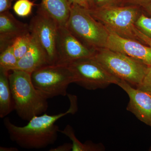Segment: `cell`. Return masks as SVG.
I'll list each match as a JSON object with an SVG mask.
<instances>
[{"mask_svg": "<svg viewBox=\"0 0 151 151\" xmlns=\"http://www.w3.org/2000/svg\"><path fill=\"white\" fill-rule=\"evenodd\" d=\"M18 60L14 52L12 45L8 47L0 55V69L9 72L15 70Z\"/></svg>", "mask_w": 151, "mask_h": 151, "instance_id": "17", "label": "cell"}, {"mask_svg": "<svg viewBox=\"0 0 151 151\" xmlns=\"http://www.w3.org/2000/svg\"><path fill=\"white\" fill-rule=\"evenodd\" d=\"M60 133L68 137L72 142V151H98L103 150V147L100 144L87 142L82 144L76 137L73 128L67 125Z\"/></svg>", "mask_w": 151, "mask_h": 151, "instance_id": "16", "label": "cell"}, {"mask_svg": "<svg viewBox=\"0 0 151 151\" xmlns=\"http://www.w3.org/2000/svg\"><path fill=\"white\" fill-rule=\"evenodd\" d=\"M106 47L151 66V47L139 41L125 38L110 32Z\"/></svg>", "mask_w": 151, "mask_h": 151, "instance_id": "10", "label": "cell"}, {"mask_svg": "<svg viewBox=\"0 0 151 151\" xmlns=\"http://www.w3.org/2000/svg\"><path fill=\"white\" fill-rule=\"evenodd\" d=\"M65 27L89 48L97 50L106 47L110 32L92 16L89 9L70 4V16Z\"/></svg>", "mask_w": 151, "mask_h": 151, "instance_id": "3", "label": "cell"}, {"mask_svg": "<svg viewBox=\"0 0 151 151\" xmlns=\"http://www.w3.org/2000/svg\"><path fill=\"white\" fill-rule=\"evenodd\" d=\"M68 1L70 4H75L84 8L88 9H90V6L87 0H68Z\"/></svg>", "mask_w": 151, "mask_h": 151, "instance_id": "26", "label": "cell"}, {"mask_svg": "<svg viewBox=\"0 0 151 151\" xmlns=\"http://www.w3.org/2000/svg\"><path fill=\"white\" fill-rule=\"evenodd\" d=\"M56 64L68 65L83 58L94 57L96 50L83 44L66 27H59L56 41Z\"/></svg>", "mask_w": 151, "mask_h": 151, "instance_id": "9", "label": "cell"}, {"mask_svg": "<svg viewBox=\"0 0 151 151\" xmlns=\"http://www.w3.org/2000/svg\"><path fill=\"white\" fill-rule=\"evenodd\" d=\"M142 7L151 16V3L147 4L145 5Z\"/></svg>", "mask_w": 151, "mask_h": 151, "instance_id": "28", "label": "cell"}, {"mask_svg": "<svg viewBox=\"0 0 151 151\" xmlns=\"http://www.w3.org/2000/svg\"><path fill=\"white\" fill-rule=\"evenodd\" d=\"M131 2L142 6L151 3V0H129Z\"/></svg>", "mask_w": 151, "mask_h": 151, "instance_id": "27", "label": "cell"}, {"mask_svg": "<svg viewBox=\"0 0 151 151\" xmlns=\"http://www.w3.org/2000/svg\"><path fill=\"white\" fill-rule=\"evenodd\" d=\"M31 79L37 90L47 99L67 96L68 87L75 81L73 70L68 65L57 64L34 71Z\"/></svg>", "mask_w": 151, "mask_h": 151, "instance_id": "6", "label": "cell"}, {"mask_svg": "<svg viewBox=\"0 0 151 151\" xmlns=\"http://www.w3.org/2000/svg\"><path fill=\"white\" fill-rule=\"evenodd\" d=\"M32 35L30 32L27 33L17 38L12 44L14 52L18 60L20 59L30 46Z\"/></svg>", "mask_w": 151, "mask_h": 151, "instance_id": "18", "label": "cell"}, {"mask_svg": "<svg viewBox=\"0 0 151 151\" xmlns=\"http://www.w3.org/2000/svg\"><path fill=\"white\" fill-rule=\"evenodd\" d=\"M89 3L90 9H94L95 7L94 0H87Z\"/></svg>", "mask_w": 151, "mask_h": 151, "instance_id": "30", "label": "cell"}, {"mask_svg": "<svg viewBox=\"0 0 151 151\" xmlns=\"http://www.w3.org/2000/svg\"><path fill=\"white\" fill-rule=\"evenodd\" d=\"M13 0H0V13L9 11Z\"/></svg>", "mask_w": 151, "mask_h": 151, "instance_id": "24", "label": "cell"}, {"mask_svg": "<svg viewBox=\"0 0 151 151\" xmlns=\"http://www.w3.org/2000/svg\"><path fill=\"white\" fill-rule=\"evenodd\" d=\"M94 58L113 76L136 87L142 82L149 67L126 55L106 47L96 50Z\"/></svg>", "mask_w": 151, "mask_h": 151, "instance_id": "5", "label": "cell"}, {"mask_svg": "<svg viewBox=\"0 0 151 151\" xmlns=\"http://www.w3.org/2000/svg\"><path fill=\"white\" fill-rule=\"evenodd\" d=\"M73 70L76 84L89 90L103 89L121 81L109 73L94 57L75 60L68 65Z\"/></svg>", "mask_w": 151, "mask_h": 151, "instance_id": "7", "label": "cell"}, {"mask_svg": "<svg viewBox=\"0 0 151 151\" xmlns=\"http://www.w3.org/2000/svg\"><path fill=\"white\" fill-rule=\"evenodd\" d=\"M9 78L14 110L19 117L29 121L34 116L46 112L48 107L47 99L35 87L31 73L14 70L9 74Z\"/></svg>", "mask_w": 151, "mask_h": 151, "instance_id": "2", "label": "cell"}, {"mask_svg": "<svg viewBox=\"0 0 151 151\" xmlns=\"http://www.w3.org/2000/svg\"><path fill=\"white\" fill-rule=\"evenodd\" d=\"M9 72L0 69V117L4 118L14 110L9 81Z\"/></svg>", "mask_w": 151, "mask_h": 151, "instance_id": "15", "label": "cell"}, {"mask_svg": "<svg viewBox=\"0 0 151 151\" xmlns=\"http://www.w3.org/2000/svg\"><path fill=\"white\" fill-rule=\"evenodd\" d=\"M137 88L151 93V66H149L142 82Z\"/></svg>", "mask_w": 151, "mask_h": 151, "instance_id": "21", "label": "cell"}, {"mask_svg": "<svg viewBox=\"0 0 151 151\" xmlns=\"http://www.w3.org/2000/svg\"><path fill=\"white\" fill-rule=\"evenodd\" d=\"M117 85L128 94L129 98L127 111L133 113L141 122L151 127V93L134 88L123 80H121Z\"/></svg>", "mask_w": 151, "mask_h": 151, "instance_id": "11", "label": "cell"}, {"mask_svg": "<svg viewBox=\"0 0 151 151\" xmlns=\"http://www.w3.org/2000/svg\"><path fill=\"white\" fill-rule=\"evenodd\" d=\"M95 7L116 6L119 0H94Z\"/></svg>", "mask_w": 151, "mask_h": 151, "instance_id": "22", "label": "cell"}, {"mask_svg": "<svg viewBox=\"0 0 151 151\" xmlns=\"http://www.w3.org/2000/svg\"><path fill=\"white\" fill-rule=\"evenodd\" d=\"M32 35V38L29 48L18 61L15 70L32 73L44 66L51 64L46 52L37 39Z\"/></svg>", "mask_w": 151, "mask_h": 151, "instance_id": "13", "label": "cell"}, {"mask_svg": "<svg viewBox=\"0 0 151 151\" xmlns=\"http://www.w3.org/2000/svg\"><path fill=\"white\" fill-rule=\"evenodd\" d=\"M35 5L30 0H18L13 6V10L17 15L20 17L29 16L32 12L33 7Z\"/></svg>", "mask_w": 151, "mask_h": 151, "instance_id": "19", "label": "cell"}, {"mask_svg": "<svg viewBox=\"0 0 151 151\" xmlns=\"http://www.w3.org/2000/svg\"><path fill=\"white\" fill-rule=\"evenodd\" d=\"M38 10L53 19L59 27H65L70 16V4L68 0H41Z\"/></svg>", "mask_w": 151, "mask_h": 151, "instance_id": "14", "label": "cell"}, {"mask_svg": "<svg viewBox=\"0 0 151 151\" xmlns=\"http://www.w3.org/2000/svg\"><path fill=\"white\" fill-rule=\"evenodd\" d=\"M29 24L18 20L8 11L0 13V51L12 45L15 40L29 32Z\"/></svg>", "mask_w": 151, "mask_h": 151, "instance_id": "12", "label": "cell"}, {"mask_svg": "<svg viewBox=\"0 0 151 151\" xmlns=\"http://www.w3.org/2000/svg\"><path fill=\"white\" fill-rule=\"evenodd\" d=\"M70 105L64 113L49 115L46 113L33 117L27 125L19 127L11 122L9 118L4 120V124L7 130L11 140L21 147L27 149L45 148L54 144L57 139L59 127L55 123L60 118L77 110L75 96L68 94Z\"/></svg>", "mask_w": 151, "mask_h": 151, "instance_id": "1", "label": "cell"}, {"mask_svg": "<svg viewBox=\"0 0 151 151\" xmlns=\"http://www.w3.org/2000/svg\"><path fill=\"white\" fill-rule=\"evenodd\" d=\"M135 32L137 37L139 40L142 43H144L151 47V39L147 36L137 27L135 29Z\"/></svg>", "mask_w": 151, "mask_h": 151, "instance_id": "23", "label": "cell"}, {"mask_svg": "<svg viewBox=\"0 0 151 151\" xmlns=\"http://www.w3.org/2000/svg\"><path fill=\"white\" fill-rule=\"evenodd\" d=\"M29 24L30 32L46 52L51 64H56L57 38L59 27L57 23L46 14L38 10Z\"/></svg>", "mask_w": 151, "mask_h": 151, "instance_id": "8", "label": "cell"}, {"mask_svg": "<svg viewBox=\"0 0 151 151\" xmlns=\"http://www.w3.org/2000/svg\"><path fill=\"white\" fill-rule=\"evenodd\" d=\"M135 26L151 39V18L141 14L135 23Z\"/></svg>", "mask_w": 151, "mask_h": 151, "instance_id": "20", "label": "cell"}, {"mask_svg": "<svg viewBox=\"0 0 151 151\" xmlns=\"http://www.w3.org/2000/svg\"><path fill=\"white\" fill-rule=\"evenodd\" d=\"M72 149V143H65L56 148L50 149L49 151H70Z\"/></svg>", "mask_w": 151, "mask_h": 151, "instance_id": "25", "label": "cell"}, {"mask_svg": "<svg viewBox=\"0 0 151 151\" xmlns=\"http://www.w3.org/2000/svg\"><path fill=\"white\" fill-rule=\"evenodd\" d=\"M89 11L110 32L139 41L135 32V23L142 13L137 6H107L89 9Z\"/></svg>", "mask_w": 151, "mask_h": 151, "instance_id": "4", "label": "cell"}, {"mask_svg": "<svg viewBox=\"0 0 151 151\" xmlns=\"http://www.w3.org/2000/svg\"><path fill=\"white\" fill-rule=\"evenodd\" d=\"M1 151H17L18 149L15 147H0Z\"/></svg>", "mask_w": 151, "mask_h": 151, "instance_id": "29", "label": "cell"}]
</instances>
